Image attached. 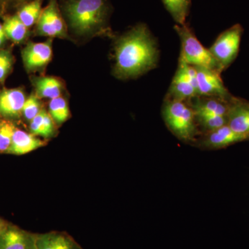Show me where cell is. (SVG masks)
Segmentation results:
<instances>
[{
  "label": "cell",
  "mask_w": 249,
  "mask_h": 249,
  "mask_svg": "<svg viewBox=\"0 0 249 249\" xmlns=\"http://www.w3.org/2000/svg\"><path fill=\"white\" fill-rule=\"evenodd\" d=\"M34 85L37 96L51 100L60 97L63 89L61 82L55 77L36 78L34 80Z\"/></svg>",
  "instance_id": "e0dca14e"
},
{
  "label": "cell",
  "mask_w": 249,
  "mask_h": 249,
  "mask_svg": "<svg viewBox=\"0 0 249 249\" xmlns=\"http://www.w3.org/2000/svg\"><path fill=\"white\" fill-rule=\"evenodd\" d=\"M227 125L237 133L249 137V103L232 97L227 114Z\"/></svg>",
  "instance_id": "8fae6325"
},
{
  "label": "cell",
  "mask_w": 249,
  "mask_h": 249,
  "mask_svg": "<svg viewBox=\"0 0 249 249\" xmlns=\"http://www.w3.org/2000/svg\"><path fill=\"white\" fill-rule=\"evenodd\" d=\"M65 11L72 30L78 35L85 36L104 25L107 8L105 0H70Z\"/></svg>",
  "instance_id": "7a4b0ae2"
},
{
  "label": "cell",
  "mask_w": 249,
  "mask_h": 249,
  "mask_svg": "<svg viewBox=\"0 0 249 249\" xmlns=\"http://www.w3.org/2000/svg\"><path fill=\"white\" fill-rule=\"evenodd\" d=\"M6 36H0V47L4 43Z\"/></svg>",
  "instance_id": "83f0119b"
},
{
  "label": "cell",
  "mask_w": 249,
  "mask_h": 249,
  "mask_svg": "<svg viewBox=\"0 0 249 249\" xmlns=\"http://www.w3.org/2000/svg\"><path fill=\"white\" fill-rule=\"evenodd\" d=\"M52 57V40L30 42L22 51L24 66L29 71L41 70L48 65Z\"/></svg>",
  "instance_id": "9c48e42d"
},
{
  "label": "cell",
  "mask_w": 249,
  "mask_h": 249,
  "mask_svg": "<svg viewBox=\"0 0 249 249\" xmlns=\"http://www.w3.org/2000/svg\"><path fill=\"white\" fill-rule=\"evenodd\" d=\"M245 141H249V137L234 132L226 124L212 132H207L199 142V145L204 148L217 150Z\"/></svg>",
  "instance_id": "30bf717a"
},
{
  "label": "cell",
  "mask_w": 249,
  "mask_h": 249,
  "mask_svg": "<svg viewBox=\"0 0 249 249\" xmlns=\"http://www.w3.org/2000/svg\"><path fill=\"white\" fill-rule=\"evenodd\" d=\"M163 119L177 137L185 142L194 140L198 134L196 114L185 101L167 99L163 105Z\"/></svg>",
  "instance_id": "3957f363"
},
{
  "label": "cell",
  "mask_w": 249,
  "mask_h": 249,
  "mask_svg": "<svg viewBox=\"0 0 249 249\" xmlns=\"http://www.w3.org/2000/svg\"><path fill=\"white\" fill-rule=\"evenodd\" d=\"M244 29L240 24H235L222 33L209 49L222 71L230 66L238 54L241 37Z\"/></svg>",
  "instance_id": "5b68a950"
},
{
  "label": "cell",
  "mask_w": 249,
  "mask_h": 249,
  "mask_svg": "<svg viewBox=\"0 0 249 249\" xmlns=\"http://www.w3.org/2000/svg\"><path fill=\"white\" fill-rule=\"evenodd\" d=\"M49 108V114L58 124L65 123L70 116L68 105L65 98L61 96L51 100Z\"/></svg>",
  "instance_id": "7402d4cb"
},
{
  "label": "cell",
  "mask_w": 249,
  "mask_h": 249,
  "mask_svg": "<svg viewBox=\"0 0 249 249\" xmlns=\"http://www.w3.org/2000/svg\"><path fill=\"white\" fill-rule=\"evenodd\" d=\"M37 34L50 37H67L66 27L55 0H51L37 21Z\"/></svg>",
  "instance_id": "ba28073f"
},
{
  "label": "cell",
  "mask_w": 249,
  "mask_h": 249,
  "mask_svg": "<svg viewBox=\"0 0 249 249\" xmlns=\"http://www.w3.org/2000/svg\"><path fill=\"white\" fill-rule=\"evenodd\" d=\"M198 96L217 97L225 100L232 96L224 86L220 72L203 67H196Z\"/></svg>",
  "instance_id": "52a82bcc"
},
{
  "label": "cell",
  "mask_w": 249,
  "mask_h": 249,
  "mask_svg": "<svg viewBox=\"0 0 249 249\" xmlns=\"http://www.w3.org/2000/svg\"><path fill=\"white\" fill-rule=\"evenodd\" d=\"M9 1V0H0V6H1V5L5 4V3H6V1Z\"/></svg>",
  "instance_id": "f546056e"
},
{
  "label": "cell",
  "mask_w": 249,
  "mask_h": 249,
  "mask_svg": "<svg viewBox=\"0 0 249 249\" xmlns=\"http://www.w3.org/2000/svg\"><path fill=\"white\" fill-rule=\"evenodd\" d=\"M5 36L16 43H19L27 35V27L24 25L18 16L7 18L4 25Z\"/></svg>",
  "instance_id": "ffe728a7"
},
{
  "label": "cell",
  "mask_w": 249,
  "mask_h": 249,
  "mask_svg": "<svg viewBox=\"0 0 249 249\" xmlns=\"http://www.w3.org/2000/svg\"><path fill=\"white\" fill-rule=\"evenodd\" d=\"M198 96L196 68L179 58L178 69L170 86L168 99L185 101Z\"/></svg>",
  "instance_id": "8992f818"
},
{
  "label": "cell",
  "mask_w": 249,
  "mask_h": 249,
  "mask_svg": "<svg viewBox=\"0 0 249 249\" xmlns=\"http://www.w3.org/2000/svg\"><path fill=\"white\" fill-rule=\"evenodd\" d=\"M196 121L206 132H212L227 124V116L211 114H196Z\"/></svg>",
  "instance_id": "603a6c76"
},
{
  "label": "cell",
  "mask_w": 249,
  "mask_h": 249,
  "mask_svg": "<svg viewBox=\"0 0 249 249\" xmlns=\"http://www.w3.org/2000/svg\"><path fill=\"white\" fill-rule=\"evenodd\" d=\"M0 36H5L4 27H3V25H1V24H0Z\"/></svg>",
  "instance_id": "f1b7e54d"
},
{
  "label": "cell",
  "mask_w": 249,
  "mask_h": 249,
  "mask_svg": "<svg viewBox=\"0 0 249 249\" xmlns=\"http://www.w3.org/2000/svg\"><path fill=\"white\" fill-rule=\"evenodd\" d=\"M198 98L191 107L195 114H211L227 116L230 106L231 100H225L217 97H204ZM233 97V96H232Z\"/></svg>",
  "instance_id": "2e32d148"
},
{
  "label": "cell",
  "mask_w": 249,
  "mask_h": 249,
  "mask_svg": "<svg viewBox=\"0 0 249 249\" xmlns=\"http://www.w3.org/2000/svg\"><path fill=\"white\" fill-rule=\"evenodd\" d=\"M25 101V95L21 89L4 90L0 93V116L19 117Z\"/></svg>",
  "instance_id": "4fadbf2b"
},
{
  "label": "cell",
  "mask_w": 249,
  "mask_h": 249,
  "mask_svg": "<svg viewBox=\"0 0 249 249\" xmlns=\"http://www.w3.org/2000/svg\"><path fill=\"white\" fill-rule=\"evenodd\" d=\"M0 249H36V234L9 224L0 233Z\"/></svg>",
  "instance_id": "7c38bea8"
},
{
  "label": "cell",
  "mask_w": 249,
  "mask_h": 249,
  "mask_svg": "<svg viewBox=\"0 0 249 249\" xmlns=\"http://www.w3.org/2000/svg\"><path fill=\"white\" fill-rule=\"evenodd\" d=\"M41 103L36 95H31L26 99L22 108V114L28 121H31L36 117L40 111Z\"/></svg>",
  "instance_id": "d4e9b609"
},
{
  "label": "cell",
  "mask_w": 249,
  "mask_h": 249,
  "mask_svg": "<svg viewBox=\"0 0 249 249\" xmlns=\"http://www.w3.org/2000/svg\"><path fill=\"white\" fill-rule=\"evenodd\" d=\"M53 119L50 114L42 109L40 112L31 121V134L35 136H40L45 138H50L55 133V125Z\"/></svg>",
  "instance_id": "ac0fdd59"
},
{
  "label": "cell",
  "mask_w": 249,
  "mask_h": 249,
  "mask_svg": "<svg viewBox=\"0 0 249 249\" xmlns=\"http://www.w3.org/2000/svg\"><path fill=\"white\" fill-rule=\"evenodd\" d=\"M36 249H82L71 236L56 231L36 234Z\"/></svg>",
  "instance_id": "5bb4252c"
},
{
  "label": "cell",
  "mask_w": 249,
  "mask_h": 249,
  "mask_svg": "<svg viewBox=\"0 0 249 249\" xmlns=\"http://www.w3.org/2000/svg\"><path fill=\"white\" fill-rule=\"evenodd\" d=\"M46 142L21 129H15L11 146L6 153L23 155L43 147Z\"/></svg>",
  "instance_id": "9a60e30c"
},
{
  "label": "cell",
  "mask_w": 249,
  "mask_h": 249,
  "mask_svg": "<svg viewBox=\"0 0 249 249\" xmlns=\"http://www.w3.org/2000/svg\"><path fill=\"white\" fill-rule=\"evenodd\" d=\"M8 225H9V224H7L4 220H3L2 219L0 218V233L4 231L5 229H6V227H8Z\"/></svg>",
  "instance_id": "4316f807"
},
{
  "label": "cell",
  "mask_w": 249,
  "mask_h": 249,
  "mask_svg": "<svg viewBox=\"0 0 249 249\" xmlns=\"http://www.w3.org/2000/svg\"><path fill=\"white\" fill-rule=\"evenodd\" d=\"M158 60L157 42L150 30L138 24L116 42L114 75L121 79L142 76L155 69Z\"/></svg>",
  "instance_id": "6da1fadb"
},
{
  "label": "cell",
  "mask_w": 249,
  "mask_h": 249,
  "mask_svg": "<svg viewBox=\"0 0 249 249\" xmlns=\"http://www.w3.org/2000/svg\"><path fill=\"white\" fill-rule=\"evenodd\" d=\"M42 11V0H34L22 8L18 13V17L29 28L38 21Z\"/></svg>",
  "instance_id": "44dd1931"
},
{
  "label": "cell",
  "mask_w": 249,
  "mask_h": 249,
  "mask_svg": "<svg viewBox=\"0 0 249 249\" xmlns=\"http://www.w3.org/2000/svg\"><path fill=\"white\" fill-rule=\"evenodd\" d=\"M12 65L11 53L6 51H0V81H3L9 74Z\"/></svg>",
  "instance_id": "484cf974"
},
{
  "label": "cell",
  "mask_w": 249,
  "mask_h": 249,
  "mask_svg": "<svg viewBox=\"0 0 249 249\" xmlns=\"http://www.w3.org/2000/svg\"><path fill=\"white\" fill-rule=\"evenodd\" d=\"M15 129L16 127L10 121H0V153L7 152L12 142Z\"/></svg>",
  "instance_id": "cb8c5ba5"
},
{
  "label": "cell",
  "mask_w": 249,
  "mask_h": 249,
  "mask_svg": "<svg viewBox=\"0 0 249 249\" xmlns=\"http://www.w3.org/2000/svg\"><path fill=\"white\" fill-rule=\"evenodd\" d=\"M162 1L177 24L183 25L186 24L191 8V0H162Z\"/></svg>",
  "instance_id": "d6986e66"
},
{
  "label": "cell",
  "mask_w": 249,
  "mask_h": 249,
  "mask_svg": "<svg viewBox=\"0 0 249 249\" xmlns=\"http://www.w3.org/2000/svg\"><path fill=\"white\" fill-rule=\"evenodd\" d=\"M175 29L181 40V50L179 58L192 66L207 68L222 73L220 65L209 49L205 48L186 24L183 25L176 24Z\"/></svg>",
  "instance_id": "277c9868"
}]
</instances>
